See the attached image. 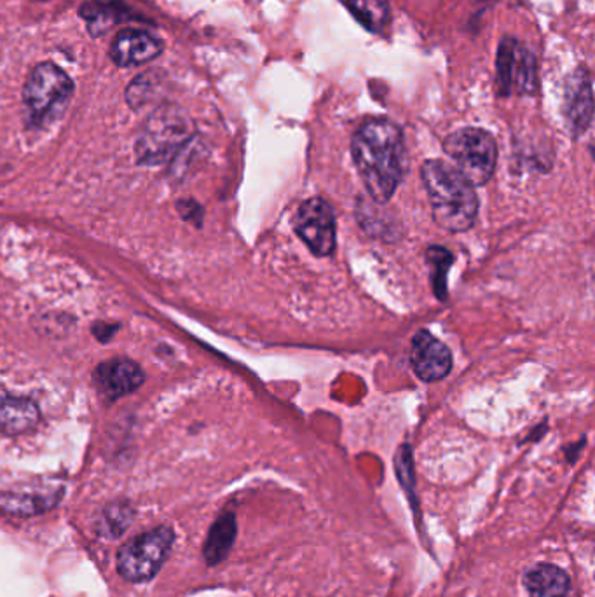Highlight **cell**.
<instances>
[{
	"instance_id": "8992f818",
	"label": "cell",
	"mask_w": 595,
	"mask_h": 597,
	"mask_svg": "<svg viewBox=\"0 0 595 597\" xmlns=\"http://www.w3.org/2000/svg\"><path fill=\"white\" fill-rule=\"evenodd\" d=\"M173 541H175V532L170 526H159L136 536L119 549V575L132 584L149 582L158 575V571L167 562Z\"/></svg>"
},
{
	"instance_id": "7c38bea8",
	"label": "cell",
	"mask_w": 595,
	"mask_h": 597,
	"mask_svg": "<svg viewBox=\"0 0 595 597\" xmlns=\"http://www.w3.org/2000/svg\"><path fill=\"white\" fill-rule=\"evenodd\" d=\"M40 422L36 402L25 397H16L0 388V434L16 437L34 430Z\"/></svg>"
},
{
	"instance_id": "9a60e30c",
	"label": "cell",
	"mask_w": 595,
	"mask_h": 597,
	"mask_svg": "<svg viewBox=\"0 0 595 597\" xmlns=\"http://www.w3.org/2000/svg\"><path fill=\"white\" fill-rule=\"evenodd\" d=\"M348 8L368 32L379 34L390 23L388 0H348Z\"/></svg>"
},
{
	"instance_id": "ac0fdd59",
	"label": "cell",
	"mask_w": 595,
	"mask_h": 597,
	"mask_svg": "<svg viewBox=\"0 0 595 597\" xmlns=\"http://www.w3.org/2000/svg\"><path fill=\"white\" fill-rule=\"evenodd\" d=\"M515 39H503L498 48V58H496V88L501 97H507L512 93L513 62H515L517 51Z\"/></svg>"
},
{
	"instance_id": "ffe728a7",
	"label": "cell",
	"mask_w": 595,
	"mask_h": 597,
	"mask_svg": "<svg viewBox=\"0 0 595 597\" xmlns=\"http://www.w3.org/2000/svg\"><path fill=\"white\" fill-rule=\"evenodd\" d=\"M119 11L114 4H100L93 2L81 8V16L88 22L93 36L106 34L114 23L119 22Z\"/></svg>"
},
{
	"instance_id": "7402d4cb",
	"label": "cell",
	"mask_w": 595,
	"mask_h": 597,
	"mask_svg": "<svg viewBox=\"0 0 595 597\" xmlns=\"http://www.w3.org/2000/svg\"><path fill=\"white\" fill-rule=\"evenodd\" d=\"M394 471H397V477H399V483L402 484V488L408 492L409 498H411L412 503L416 505V498H414V492H416V475H414V462H412V451L409 443H403L400 446L399 451H397V456H394ZM420 514V510H417Z\"/></svg>"
},
{
	"instance_id": "3957f363",
	"label": "cell",
	"mask_w": 595,
	"mask_h": 597,
	"mask_svg": "<svg viewBox=\"0 0 595 597\" xmlns=\"http://www.w3.org/2000/svg\"><path fill=\"white\" fill-rule=\"evenodd\" d=\"M74 95V83L54 63H40L28 75L23 88V103L28 123L48 126L65 112Z\"/></svg>"
},
{
	"instance_id": "5bb4252c",
	"label": "cell",
	"mask_w": 595,
	"mask_h": 597,
	"mask_svg": "<svg viewBox=\"0 0 595 597\" xmlns=\"http://www.w3.org/2000/svg\"><path fill=\"white\" fill-rule=\"evenodd\" d=\"M238 536L236 515L232 512H223L211 524L210 532L203 545V558L208 566H217L228 559L229 552L234 547Z\"/></svg>"
},
{
	"instance_id": "277c9868",
	"label": "cell",
	"mask_w": 595,
	"mask_h": 597,
	"mask_svg": "<svg viewBox=\"0 0 595 597\" xmlns=\"http://www.w3.org/2000/svg\"><path fill=\"white\" fill-rule=\"evenodd\" d=\"M191 138V121L177 107L153 112L136 141V161L142 167H161L179 155Z\"/></svg>"
},
{
	"instance_id": "ba28073f",
	"label": "cell",
	"mask_w": 595,
	"mask_h": 597,
	"mask_svg": "<svg viewBox=\"0 0 595 597\" xmlns=\"http://www.w3.org/2000/svg\"><path fill=\"white\" fill-rule=\"evenodd\" d=\"M411 365L425 382L440 381L452 370V353L447 344L428 330H420L411 343Z\"/></svg>"
},
{
	"instance_id": "d6986e66",
	"label": "cell",
	"mask_w": 595,
	"mask_h": 597,
	"mask_svg": "<svg viewBox=\"0 0 595 597\" xmlns=\"http://www.w3.org/2000/svg\"><path fill=\"white\" fill-rule=\"evenodd\" d=\"M426 263L429 268L434 269L432 281H434L435 294L440 301H446L447 297V272L454 263V255L444 248V246H429L426 251Z\"/></svg>"
},
{
	"instance_id": "52a82bcc",
	"label": "cell",
	"mask_w": 595,
	"mask_h": 597,
	"mask_svg": "<svg viewBox=\"0 0 595 597\" xmlns=\"http://www.w3.org/2000/svg\"><path fill=\"white\" fill-rule=\"evenodd\" d=\"M293 229L316 257H329L336 251V216L324 198H312L299 207Z\"/></svg>"
},
{
	"instance_id": "6da1fadb",
	"label": "cell",
	"mask_w": 595,
	"mask_h": 597,
	"mask_svg": "<svg viewBox=\"0 0 595 597\" xmlns=\"http://www.w3.org/2000/svg\"><path fill=\"white\" fill-rule=\"evenodd\" d=\"M351 155L371 199L379 205L390 202L403 176L402 130L390 119H368L353 135Z\"/></svg>"
},
{
	"instance_id": "4fadbf2b",
	"label": "cell",
	"mask_w": 595,
	"mask_h": 597,
	"mask_svg": "<svg viewBox=\"0 0 595 597\" xmlns=\"http://www.w3.org/2000/svg\"><path fill=\"white\" fill-rule=\"evenodd\" d=\"M522 584L530 597H568L571 576L557 564L536 562L524 571Z\"/></svg>"
},
{
	"instance_id": "8fae6325",
	"label": "cell",
	"mask_w": 595,
	"mask_h": 597,
	"mask_svg": "<svg viewBox=\"0 0 595 597\" xmlns=\"http://www.w3.org/2000/svg\"><path fill=\"white\" fill-rule=\"evenodd\" d=\"M161 40L153 34L136 28H126L116 36L110 58L119 66H136L153 62L162 53Z\"/></svg>"
},
{
	"instance_id": "603a6c76",
	"label": "cell",
	"mask_w": 595,
	"mask_h": 597,
	"mask_svg": "<svg viewBox=\"0 0 595 597\" xmlns=\"http://www.w3.org/2000/svg\"><path fill=\"white\" fill-rule=\"evenodd\" d=\"M177 210H179L182 219L187 220V222H193V224L196 226L202 224L203 210L194 199H182V202H179V205H177Z\"/></svg>"
},
{
	"instance_id": "2e32d148",
	"label": "cell",
	"mask_w": 595,
	"mask_h": 597,
	"mask_svg": "<svg viewBox=\"0 0 595 597\" xmlns=\"http://www.w3.org/2000/svg\"><path fill=\"white\" fill-rule=\"evenodd\" d=\"M60 497L57 495H22V492H11V495H2L0 497V507L10 512V514L27 515L40 514L45 510L57 505Z\"/></svg>"
},
{
	"instance_id": "7a4b0ae2",
	"label": "cell",
	"mask_w": 595,
	"mask_h": 597,
	"mask_svg": "<svg viewBox=\"0 0 595 597\" xmlns=\"http://www.w3.org/2000/svg\"><path fill=\"white\" fill-rule=\"evenodd\" d=\"M421 179L438 228L449 233H464L473 228L478 214L477 193L458 168L442 159H429L421 168Z\"/></svg>"
},
{
	"instance_id": "cb8c5ba5",
	"label": "cell",
	"mask_w": 595,
	"mask_h": 597,
	"mask_svg": "<svg viewBox=\"0 0 595 597\" xmlns=\"http://www.w3.org/2000/svg\"><path fill=\"white\" fill-rule=\"evenodd\" d=\"M116 327L114 326H106V324H97V326L93 327V334L97 336L98 339H100L101 343H107L112 336L116 334Z\"/></svg>"
},
{
	"instance_id": "44dd1931",
	"label": "cell",
	"mask_w": 595,
	"mask_h": 597,
	"mask_svg": "<svg viewBox=\"0 0 595 597\" xmlns=\"http://www.w3.org/2000/svg\"><path fill=\"white\" fill-rule=\"evenodd\" d=\"M133 521V509L127 503H114L104 512L100 533L107 538H119Z\"/></svg>"
},
{
	"instance_id": "e0dca14e",
	"label": "cell",
	"mask_w": 595,
	"mask_h": 597,
	"mask_svg": "<svg viewBox=\"0 0 595 597\" xmlns=\"http://www.w3.org/2000/svg\"><path fill=\"white\" fill-rule=\"evenodd\" d=\"M512 88L521 95H534L538 89V65L530 49L519 42L513 62Z\"/></svg>"
},
{
	"instance_id": "30bf717a",
	"label": "cell",
	"mask_w": 595,
	"mask_h": 597,
	"mask_svg": "<svg viewBox=\"0 0 595 597\" xmlns=\"http://www.w3.org/2000/svg\"><path fill=\"white\" fill-rule=\"evenodd\" d=\"M145 374L141 365L130 358H110L97 365L93 382L104 399L118 400L130 395L144 385Z\"/></svg>"
},
{
	"instance_id": "5b68a950",
	"label": "cell",
	"mask_w": 595,
	"mask_h": 597,
	"mask_svg": "<svg viewBox=\"0 0 595 597\" xmlns=\"http://www.w3.org/2000/svg\"><path fill=\"white\" fill-rule=\"evenodd\" d=\"M446 155L473 185H486L498 165L495 136L481 127H461L444 141Z\"/></svg>"
},
{
	"instance_id": "9c48e42d",
	"label": "cell",
	"mask_w": 595,
	"mask_h": 597,
	"mask_svg": "<svg viewBox=\"0 0 595 597\" xmlns=\"http://www.w3.org/2000/svg\"><path fill=\"white\" fill-rule=\"evenodd\" d=\"M562 112L569 132L574 136L583 135L591 126L594 118V92L591 74L585 66L576 69L566 81Z\"/></svg>"
}]
</instances>
